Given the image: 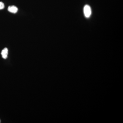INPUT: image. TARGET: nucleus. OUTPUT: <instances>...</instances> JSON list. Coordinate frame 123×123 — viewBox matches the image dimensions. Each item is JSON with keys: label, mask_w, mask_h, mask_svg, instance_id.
<instances>
[{"label": "nucleus", "mask_w": 123, "mask_h": 123, "mask_svg": "<svg viewBox=\"0 0 123 123\" xmlns=\"http://www.w3.org/2000/svg\"><path fill=\"white\" fill-rule=\"evenodd\" d=\"M8 10L9 12L13 13H16L18 11L17 7L14 6H9Z\"/></svg>", "instance_id": "2"}, {"label": "nucleus", "mask_w": 123, "mask_h": 123, "mask_svg": "<svg viewBox=\"0 0 123 123\" xmlns=\"http://www.w3.org/2000/svg\"><path fill=\"white\" fill-rule=\"evenodd\" d=\"M84 15L86 18H89L92 13L91 9L90 6L88 5H86L84 7Z\"/></svg>", "instance_id": "1"}, {"label": "nucleus", "mask_w": 123, "mask_h": 123, "mask_svg": "<svg viewBox=\"0 0 123 123\" xmlns=\"http://www.w3.org/2000/svg\"><path fill=\"white\" fill-rule=\"evenodd\" d=\"M2 58L6 59L8 57V49L7 48H5L1 52Z\"/></svg>", "instance_id": "3"}, {"label": "nucleus", "mask_w": 123, "mask_h": 123, "mask_svg": "<svg viewBox=\"0 0 123 123\" xmlns=\"http://www.w3.org/2000/svg\"></svg>", "instance_id": "5"}, {"label": "nucleus", "mask_w": 123, "mask_h": 123, "mask_svg": "<svg viewBox=\"0 0 123 123\" xmlns=\"http://www.w3.org/2000/svg\"><path fill=\"white\" fill-rule=\"evenodd\" d=\"M5 8V5L4 3L2 2H0V10H2Z\"/></svg>", "instance_id": "4"}]
</instances>
